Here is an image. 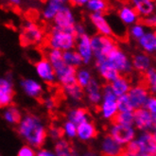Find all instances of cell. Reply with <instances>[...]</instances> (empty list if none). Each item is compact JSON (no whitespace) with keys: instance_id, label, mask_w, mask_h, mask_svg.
Masks as SVG:
<instances>
[{"instance_id":"obj_1","label":"cell","mask_w":156,"mask_h":156,"mask_svg":"<svg viewBox=\"0 0 156 156\" xmlns=\"http://www.w3.org/2000/svg\"><path fill=\"white\" fill-rule=\"evenodd\" d=\"M17 132L30 146L37 149H41L44 145L48 136V131L41 118L30 113L23 117Z\"/></svg>"},{"instance_id":"obj_2","label":"cell","mask_w":156,"mask_h":156,"mask_svg":"<svg viewBox=\"0 0 156 156\" xmlns=\"http://www.w3.org/2000/svg\"><path fill=\"white\" fill-rule=\"evenodd\" d=\"M77 37L75 33L59 29L53 26L48 35L47 47L48 48L58 49L62 52L74 49L76 47Z\"/></svg>"},{"instance_id":"obj_3","label":"cell","mask_w":156,"mask_h":156,"mask_svg":"<svg viewBox=\"0 0 156 156\" xmlns=\"http://www.w3.org/2000/svg\"><path fill=\"white\" fill-rule=\"evenodd\" d=\"M44 39V32L42 27L32 21H26L21 27L20 42L23 47L38 44Z\"/></svg>"},{"instance_id":"obj_4","label":"cell","mask_w":156,"mask_h":156,"mask_svg":"<svg viewBox=\"0 0 156 156\" xmlns=\"http://www.w3.org/2000/svg\"><path fill=\"white\" fill-rule=\"evenodd\" d=\"M91 47L96 62H100L104 61L107 55L117 45L112 37L96 34L91 37Z\"/></svg>"},{"instance_id":"obj_5","label":"cell","mask_w":156,"mask_h":156,"mask_svg":"<svg viewBox=\"0 0 156 156\" xmlns=\"http://www.w3.org/2000/svg\"><path fill=\"white\" fill-rule=\"evenodd\" d=\"M53 23L54 26L59 27V29L75 33L74 26L77 23L76 16L69 5H66L61 9L56 16L54 17Z\"/></svg>"},{"instance_id":"obj_6","label":"cell","mask_w":156,"mask_h":156,"mask_svg":"<svg viewBox=\"0 0 156 156\" xmlns=\"http://www.w3.org/2000/svg\"><path fill=\"white\" fill-rule=\"evenodd\" d=\"M111 65L118 70V72H124L129 73L132 71L133 65L131 63L129 58L127 57V55L119 49L117 47H115L111 52H110L106 59Z\"/></svg>"},{"instance_id":"obj_7","label":"cell","mask_w":156,"mask_h":156,"mask_svg":"<svg viewBox=\"0 0 156 156\" xmlns=\"http://www.w3.org/2000/svg\"><path fill=\"white\" fill-rule=\"evenodd\" d=\"M104 101L101 106V112L105 118H112L117 111L116 99L117 97L115 95L111 84H106L103 87Z\"/></svg>"},{"instance_id":"obj_8","label":"cell","mask_w":156,"mask_h":156,"mask_svg":"<svg viewBox=\"0 0 156 156\" xmlns=\"http://www.w3.org/2000/svg\"><path fill=\"white\" fill-rule=\"evenodd\" d=\"M35 68L40 78L43 79L44 82H47L48 86L50 87L55 86V79H56V76H55V72L51 63L47 58L44 57L40 59L35 63Z\"/></svg>"},{"instance_id":"obj_9","label":"cell","mask_w":156,"mask_h":156,"mask_svg":"<svg viewBox=\"0 0 156 156\" xmlns=\"http://www.w3.org/2000/svg\"><path fill=\"white\" fill-rule=\"evenodd\" d=\"M75 48V50L82 58L83 63L87 65L91 62L92 58H93V51H92L91 47V37L87 33H84L77 37Z\"/></svg>"},{"instance_id":"obj_10","label":"cell","mask_w":156,"mask_h":156,"mask_svg":"<svg viewBox=\"0 0 156 156\" xmlns=\"http://www.w3.org/2000/svg\"><path fill=\"white\" fill-rule=\"evenodd\" d=\"M15 95L12 82L10 79H0V109L11 106Z\"/></svg>"},{"instance_id":"obj_11","label":"cell","mask_w":156,"mask_h":156,"mask_svg":"<svg viewBox=\"0 0 156 156\" xmlns=\"http://www.w3.org/2000/svg\"><path fill=\"white\" fill-rule=\"evenodd\" d=\"M110 135L118 144H126L131 142L133 139L134 131L131 126L113 125Z\"/></svg>"},{"instance_id":"obj_12","label":"cell","mask_w":156,"mask_h":156,"mask_svg":"<svg viewBox=\"0 0 156 156\" xmlns=\"http://www.w3.org/2000/svg\"><path fill=\"white\" fill-rule=\"evenodd\" d=\"M89 19L97 30L98 34L108 36V37H112L113 36L114 33L112 27L103 13H91Z\"/></svg>"},{"instance_id":"obj_13","label":"cell","mask_w":156,"mask_h":156,"mask_svg":"<svg viewBox=\"0 0 156 156\" xmlns=\"http://www.w3.org/2000/svg\"><path fill=\"white\" fill-rule=\"evenodd\" d=\"M69 4V0H47L42 10V17L45 21H53L62 7Z\"/></svg>"},{"instance_id":"obj_14","label":"cell","mask_w":156,"mask_h":156,"mask_svg":"<svg viewBox=\"0 0 156 156\" xmlns=\"http://www.w3.org/2000/svg\"><path fill=\"white\" fill-rule=\"evenodd\" d=\"M117 16L122 24L126 26H133L139 21V15L131 5H124L119 9Z\"/></svg>"},{"instance_id":"obj_15","label":"cell","mask_w":156,"mask_h":156,"mask_svg":"<svg viewBox=\"0 0 156 156\" xmlns=\"http://www.w3.org/2000/svg\"><path fill=\"white\" fill-rule=\"evenodd\" d=\"M132 7L142 18L154 13L156 5L154 0H130Z\"/></svg>"},{"instance_id":"obj_16","label":"cell","mask_w":156,"mask_h":156,"mask_svg":"<svg viewBox=\"0 0 156 156\" xmlns=\"http://www.w3.org/2000/svg\"><path fill=\"white\" fill-rule=\"evenodd\" d=\"M127 95L129 96L133 108L146 106V103L148 101V94H147L146 89L142 86H136L132 88L131 90H129Z\"/></svg>"},{"instance_id":"obj_17","label":"cell","mask_w":156,"mask_h":156,"mask_svg":"<svg viewBox=\"0 0 156 156\" xmlns=\"http://www.w3.org/2000/svg\"><path fill=\"white\" fill-rule=\"evenodd\" d=\"M133 122H135L136 126L141 130L148 129L152 127L153 120L151 114L142 108H137L133 113Z\"/></svg>"},{"instance_id":"obj_18","label":"cell","mask_w":156,"mask_h":156,"mask_svg":"<svg viewBox=\"0 0 156 156\" xmlns=\"http://www.w3.org/2000/svg\"><path fill=\"white\" fill-rule=\"evenodd\" d=\"M96 66L101 75L107 81H115L120 77V73L115 69L107 60L96 62Z\"/></svg>"},{"instance_id":"obj_19","label":"cell","mask_w":156,"mask_h":156,"mask_svg":"<svg viewBox=\"0 0 156 156\" xmlns=\"http://www.w3.org/2000/svg\"><path fill=\"white\" fill-rule=\"evenodd\" d=\"M122 151L123 149L120 147V144L115 141L111 135L105 136L101 145V153L103 156H117Z\"/></svg>"},{"instance_id":"obj_20","label":"cell","mask_w":156,"mask_h":156,"mask_svg":"<svg viewBox=\"0 0 156 156\" xmlns=\"http://www.w3.org/2000/svg\"><path fill=\"white\" fill-rule=\"evenodd\" d=\"M98 135V131L96 129V127L94 123L86 121L83 122L80 125H78L77 128V136L80 140H90L93 139Z\"/></svg>"},{"instance_id":"obj_21","label":"cell","mask_w":156,"mask_h":156,"mask_svg":"<svg viewBox=\"0 0 156 156\" xmlns=\"http://www.w3.org/2000/svg\"><path fill=\"white\" fill-rule=\"evenodd\" d=\"M21 85L27 96L34 98L37 100L42 99L43 89L38 82H36L32 80H24L21 81Z\"/></svg>"},{"instance_id":"obj_22","label":"cell","mask_w":156,"mask_h":156,"mask_svg":"<svg viewBox=\"0 0 156 156\" xmlns=\"http://www.w3.org/2000/svg\"><path fill=\"white\" fill-rule=\"evenodd\" d=\"M85 91L90 101L95 105H98L101 98V94H100L99 85L94 79L90 80L89 83L85 87Z\"/></svg>"},{"instance_id":"obj_23","label":"cell","mask_w":156,"mask_h":156,"mask_svg":"<svg viewBox=\"0 0 156 156\" xmlns=\"http://www.w3.org/2000/svg\"><path fill=\"white\" fill-rule=\"evenodd\" d=\"M139 45L143 48V50H145L146 52L151 53L155 51V48H156V38L154 32L152 31H149L146 32L142 37L138 40Z\"/></svg>"},{"instance_id":"obj_24","label":"cell","mask_w":156,"mask_h":156,"mask_svg":"<svg viewBox=\"0 0 156 156\" xmlns=\"http://www.w3.org/2000/svg\"><path fill=\"white\" fill-rule=\"evenodd\" d=\"M90 117V114L88 110L85 108H78L71 111L68 115L69 121L74 123L75 125H80L83 122L88 121Z\"/></svg>"},{"instance_id":"obj_25","label":"cell","mask_w":156,"mask_h":156,"mask_svg":"<svg viewBox=\"0 0 156 156\" xmlns=\"http://www.w3.org/2000/svg\"><path fill=\"white\" fill-rule=\"evenodd\" d=\"M137 143L140 146V149L143 154H148L154 148H156V142L153 138L152 133H144L138 139Z\"/></svg>"},{"instance_id":"obj_26","label":"cell","mask_w":156,"mask_h":156,"mask_svg":"<svg viewBox=\"0 0 156 156\" xmlns=\"http://www.w3.org/2000/svg\"><path fill=\"white\" fill-rule=\"evenodd\" d=\"M151 58L148 56L147 54L141 53V54H137L133 57V66L138 70L139 72H146L149 68H151Z\"/></svg>"},{"instance_id":"obj_27","label":"cell","mask_w":156,"mask_h":156,"mask_svg":"<svg viewBox=\"0 0 156 156\" xmlns=\"http://www.w3.org/2000/svg\"><path fill=\"white\" fill-rule=\"evenodd\" d=\"M62 59L67 66H73L75 68L80 67L83 63V61H82L80 55L75 49L62 52Z\"/></svg>"},{"instance_id":"obj_28","label":"cell","mask_w":156,"mask_h":156,"mask_svg":"<svg viewBox=\"0 0 156 156\" xmlns=\"http://www.w3.org/2000/svg\"><path fill=\"white\" fill-rule=\"evenodd\" d=\"M111 86H112V89L114 91L115 95L117 98L121 97L123 95H126L130 90V86H129V83H128V80L123 77H119L117 80L113 81Z\"/></svg>"},{"instance_id":"obj_29","label":"cell","mask_w":156,"mask_h":156,"mask_svg":"<svg viewBox=\"0 0 156 156\" xmlns=\"http://www.w3.org/2000/svg\"><path fill=\"white\" fill-rule=\"evenodd\" d=\"M62 90L68 97H70L72 99L76 100V101H80V100L83 98V96H84L83 88H81L79 85L78 82L73 83L71 85H68V86L62 87Z\"/></svg>"},{"instance_id":"obj_30","label":"cell","mask_w":156,"mask_h":156,"mask_svg":"<svg viewBox=\"0 0 156 156\" xmlns=\"http://www.w3.org/2000/svg\"><path fill=\"white\" fill-rule=\"evenodd\" d=\"M55 152H56L57 156H68L70 154H76L72 144L65 139H61L56 143Z\"/></svg>"},{"instance_id":"obj_31","label":"cell","mask_w":156,"mask_h":156,"mask_svg":"<svg viewBox=\"0 0 156 156\" xmlns=\"http://www.w3.org/2000/svg\"><path fill=\"white\" fill-rule=\"evenodd\" d=\"M111 121L113 125H124L131 126L133 124V113H116L112 118Z\"/></svg>"},{"instance_id":"obj_32","label":"cell","mask_w":156,"mask_h":156,"mask_svg":"<svg viewBox=\"0 0 156 156\" xmlns=\"http://www.w3.org/2000/svg\"><path fill=\"white\" fill-rule=\"evenodd\" d=\"M86 9L91 13H103L108 8L107 0H89Z\"/></svg>"},{"instance_id":"obj_33","label":"cell","mask_w":156,"mask_h":156,"mask_svg":"<svg viewBox=\"0 0 156 156\" xmlns=\"http://www.w3.org/2000/svg\"><path fill=\"white\" fill-rule=\"evenodd\" d=\"M4 118L11 124H19L22 120V115L20 111L14 106H10L4 114Z\"/></svg>"},{"instance_id":"obj_34","label":"cell","mask_w":156,"mask_h":156,"mask_svg":"<svg viewBox=\"0 0 156 156\" xmlns=\"http://www.w3.org/2000/svg\"><path fill=\"white\" fill-rule=\"evenodd\" d=\"M116 105H117V110L120 113H132V111H133L134 109L131 103L129 96L127 94L117 98Z\"/></svg>"},{"instance_id":"obj_35","label":"cell","mask_w":156,"mask_h":156,"mask_svg":"<svg viewBox=\"0 0 156 156\" xmlns=\"http://www.w3.org/2000/svg\"><path fill=\"white\" fill-rule=\"evenodd\" d=\"M76 79H77V82L79 83V85L81 88H85L91 80V76H90V73L87 70L80 69L77 71Z\"/></svg>"},{"instance_id":"obj_36","label":"cell","mask_w":156,"mask_h":156,"mask_svg":"<svg viewBox=\"0 0 156 156\" xmlns=\"http://www.w3.org/2000/svg\"><path fill=\"white\" fill-rule=\"evenodd\" d=\"M48 133L49 134V136L53 140L59 141V140L62 139L63 135H65V130H63V128H62L60 126H56V125L52 124L48 128Z\"/></svg>"},{"instance_id":"obj_37","label":"cell","mask_w":156,"mask_h":156,"mask_svg":"<svg viewBox=\"0 0 156 156\" xmlns=\"http://www.w3.org/2000/svg\"><path fill=\"white\" fill-rule=\"evenodd\" d=\"M146 32V27L141 23H136L130 27V34L135 40H139Z\"/></svg>"},{"instance_id":"obj_38","label":"cell","mask_w":156,"mask_h":156,"mask_svg":"<svg viewBox=\"0 0 156 156\" xmlns=\"http://www.w3.org/2000/svg\"><path fill=\"white\" fill-rule=\"evenodd\" d=\"M129 156H141L142 151L137 141H131L128 143L126 148L123 150Z\"/></svg>"},{"instance_id":"obj_39","label":"cell","mask_w":156,"mask_h":156,"mask_svg":"<svg viewBox=\"0 0 156 156\" xmlns=\"http://www.w3.org/2000/svg\"><path fill=\"white\" fill-rule=\"evenodd\" d=\"M63 130H65V133H66L68 135V137H70V138H73V137H75L77 135L76 125L74 123H72L71 121H67L65 124V128H63Z\"/></svg>"},{"instance_id":"obj_40","label":"cell","mask_w":156,"mask_h":156,"mask_svg":"<svg viewBox=\"0 0 156 156\" xmlns=\"http://www.w3.org/2000/svg\"><path fill=\"white\" fill-rule=\"evenodd\" d=\"M142 25L151 29H156V13H152L149 16H146L142 20Z\"/></svg>"},{"instance_id":"obj_41","label":"cell","mask_w":156,"mask_h":156,"mask_svg":"<svg viewBox=\"0 0 156 156\" xmlns=\"http://www.w3.org/2000/svg\"><path fill=\"white\" fill-rule=\"evenodd\" d=\"M17 156H36V153L30 146H23L18 151Z\"/></svg>"},{"instance_id":"obj_42","label":"cell","mask_w":156,"mask_h":156,"mask_svg":"<svg viewBox=\"0 0 156 156\" xmlns=\"http://www.w3.org/2000/svg\"><path fill=\"white\" fill-rule=\"evenodd\" d=\"M146 107L149 109V111L151 114H156V98H151L148 99V101L146 103Z\"/></svg>"},{"instance_id":"obj_43","label":"cell","mask_w":156,"mask_h":156,"mask_svg":"<svg viewBox=\"0 0 156 156\" xmlns=\"http://www.w3.org/2000/svg\"><path fill=\"white\" fill-rule=\"evenodd\" d=\"M74 32H75L76 37H79V36L86 33L85 27L82 24H80V23H76L75 26H74Z\"/></svg>"},{"instance_id":"obj_44","label":"cell","mask_w":156,"mask_h":156,"mask_svg":"<svg viewBox=\"0 0 156 156\" xmlns=\"http://www.w3.org/2000/svg\"><path fill=\"white\" fill-rule=\"evenodd\" d=\"M44 105H45V107H47L48 110H53L54 108H55V106H56V100H55L53 98H47V99H44Z\"/></svg>"},{"instance_id":"obj_45","label":"cell","mask_w":156,"mask_h":156,"mask_svg":"<svg viewBox=\"0 0 156 156\" xmlns=\"http://www.w3.org/2000/svg\"><path fill=\"white\" fill-rule=\"evenodd\" d=\"M89 0H69V4L75 7H83L86 6Z\"/></svg>"},{"instance_id":"obj_46","label":"cell","mask_w":156,"mask_h":156,"mask_svg":"<svg viewBox=\"0 0 156 156\" xmlns=\"http://www.w3.org/2000/svg\"><path fill=\"white\" fill-rule=\"evenodd\" d=\"M36 156H56L55 154H53L52 152L48 151H45V150H41L38 154Z\"/></svg>"},{"instance_id":"obj_47","label":"cell","mask_w":156,"mask_h":156,"mask_svg":"<svg viewBox=\"0 0 156 156\" xmlns=\"http://www.w3.org/2000/svg\"><path fill=\"white\" fill-rule=\"evenodd\" d=\"M7 2L13 7H18L22 4V0H7Z\"/></svg>"},{"instance_id":"obj_48","label":"cell","mask_w":156,"mask_h":156,"mask_svg":"<svg viewBox=\"0 0 156 156\" xmlns=\"http://www.w3.org/2000/svg\"><path fill=\"white\" fill-rule=\"evenodd\" d=\"M83 156H98L96 152H94V151H86L84 154H83Z\"/></svg>"},{"instance_id":"obj_49","label":"cell","mask_w":156,"mask_h":156,"mask_svg":"<svg viewBox=\"0 0 156 156\" xmlns=\"http://www.w3.org/2000/svg\"><path fill=\"white\" fill-rule=\"evenodd\" d=\"M152 128H153V131H154V133H152V136H153V138H154V140L156 142V124H153Z\"/></svg>"},{"instance_id":"obj_50","label":"cell","mask_w":156,"mask_h":156,"mask_svg":"<svg viewBox=\"0 0 156 156\" xmlns=\"http://www.w3.org/2000/svg\"><path fill=\"white\" fill-rule=\"evenodd\" d=\"M147 155L148 156H156V148H154L151 152H149Z\"/></svg>"},{"instance_id":"obj_51","label":"cell","mask_w":156,"mask_h":156,"mask_svg":"<svg viewBox=\"0 0 156 156\" xmlns=\"http://www.w3.org/2000/svg\"><path fill=\"white\" fill-rule=\"evenodd\" d=\"M152 120H153V124H156V114H152Z\"/></svg>"},{"instance_id":"obj_52","label":"cell","mask_w":156,"mask_h":156,"mask_svg":"<svg viewBox=\"0 0 156 156\" xmlns=\"http://www.w3.org/2000/svg\"><path fill=\"white\" fill-rule=\"evenodd\" d=\"M153 32H154V35H155V38H156V29H155V30H154ZM155 51H156V48H155Z\"/></svg>"},{"instance_id":"obj_53","label":"cell","mask_w":156,"mask_h":156,"mask_svg":"<svg viewBox=\"0 0 156 156\" xmlns=\"http://www.w3.org/2000/svg\"><path fill=\"white\" fill-rule=\"evenodd\" d=\"M68 156H76V154H70V155H68Z\"/></svg>"},{"instance_id":"obj_54","label":"cell","mask_w":156,"mask_h":156,"mask_svg":"<svg viewBox=\"0 0 156 156\" xmlns=\"http://www.w3.org/2000/svg\"><path fill=\"white\" fill-rule=\"evenodd\" d=\"M141 156H148V155H147V154H143V155H141Z\"/></svg>"}]
</instances>
